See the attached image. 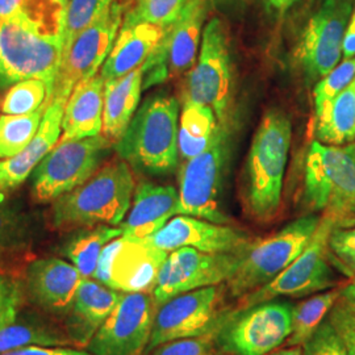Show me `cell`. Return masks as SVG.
Masks as SVG:
<instances>
[{"mask_svg": "<svg viewBox=\"0 0 355 355\" xmlns=\"http://www.w3.org/2000/svg\"><path fill=\"white\" fill-rule=\"evenodd\" d=\"M130 166L121 158L99 167L91 177L53 202L51 224L58 230L119 225L135 193Z\"/></svg>", "mask_w": 355, "mask_h": 355, "instance_id": "obj_1", "label": "cell"}, {"mask_svg": "<svg viewBox=\"0 0 355 355\" xmlns=\"http://www.w3.org/2000/svg\"><path fill=\"white\" fill-rule=\"evenodd\" d=\"M291 137V121L278 110L263 116L254 135L242 191L245 208L254 220L265 223L278 214Z\"/></svg>", "mask_w": 355, "mask_h": 355, "instance_id": "obj_2", "label": "cell"}, {"mask_svg": "<svg viewBox=\"0 0 355 355\" xmlns=\"http://www.w3.org/2000/svg\"><path fill=\"white\" fill-rule=\"evenodd\" d=\"M62 55L61 32L23 15L0 17V91L26 79H41L51 94Z\"/></svg>", "mask_w": 355, "mask_h": 355, "instance_id": "obj_3", "label": "cell"}, {"mask_svg": "<svg viewBox=\"0 0 355 355\" xmlns=\"http://www.w3.org/2000/svg\"><path fill=\"white\" fill-rule=\"evenodd\" d=\"M179 103L167 94H154L142 103L127 130L114 145L119 158L132 168L166 175L177 168Z\"/></svg>", "mask_w": 355, "mask_h": 355, "instance_id": "obj_4", "label": "cell"}, {"mask_svg": "<svg viewBox=\"0 0 355 355\" xmlns=\"http://www.w3.org/2000/svg\"><path fill=\"white\" fill-rule=\"evenodd\" d=\"M304 204L321 211L336 228L355 225V144L312 142L305 164Z\"/></svg>", "mask_w": 355, "mask_h": 355, "instance_id": "obj_5", "label": "cell"}, {"mask_svg": "<svg viewBox=\"0 0 355 355\" xmlns=\"http://www.w3.org/2000/svg\"><path fill=\"white\" fill-rule=\"evenodd\" d=\"M320 220L318 216H303L272 236L252 242L242 253L240 266L227 280L229 296L240 299L275 279L303 253Z\"/></svg>", "mask_w": 355, "mask_h": 355, "instance_id": "obj_6", "label": "cell"}, {"mask_svg": "<svg viewBox=\"0 0 355 355\" xmlns=\"http://www.w3.org/2000/svg\"><path fill=\"white\" fill-rule=\"evenodd\" d=\"M293 308L288 300L274 299L228 312L215 331V345L230 355H268L292 333Z\"/></svg>", "mask_w": 355, "mask_h": 355, "instance_id": "obj_7", "label": "cell"}, {"mask_svg": "<svg viewBox=\"0 0 355 355\" xmlns=\"http://www.w3.org/2000/svg\"><path fill=\"white\" fill-rule=\"evenodd\" d=\"M230 152L228 125H221L215 142L186 161L179 174V215L216 224H230L224 208V180Z\"/></svg>", "mask_w": 355, "mask_h": 355, "instance_id": "obj_8", "label": "cell"}, {"mask_svg": "<svg viewBox=\"0 0 355 355\" xmlns=\"http://www.w3.org/2000/svg\"><path fill=\"white\" fill-rule=\"evenodd\" d=\"M111 146L103 135L82 140H60L32 173V198L37 203L55 202L85 183Z\"/></svg>", "mask_w": 355, "mask_h": 355, "instance_id": "obj_9", "label": "cell"}, {"mask_svg": "<svg viewBox=\"0 0 355 355\" xmlns=\"http://www.w3.org/2000/svg\"><path fill=\"white\" fill-rule=\"evenodd\" d=\"M333 228H336L334 223L322 216L303 253L272 282L240 297L237 309L280 297H304L336 287L338 280L328 262V241Z\"/></svg>", "mask_w": 355, "mask_h": 355, "instance_id": "obj_10", "label": "cell"}, {"mask_svg": "<svg viewBox=\"0 0 355 355\" xmlns=\"http://www.w3.org/2000/svg\"><path fill=\"white\" fill-rule=\"evenodd\" d=\"M124 20V6L114 0L110 8L87 29L79 33L62 53L54 82L53 101L67 102L73 89L82 80L96 76L114 48Z\"/></svg>", "mask_w": 355, "mask_h": 355, "instance_id": "obj_11", "label": "cell"}, {"mask_svg": "<svg viewBox=\"0 0 355 355\" xmlns=\"http://www.w3.org/2000/svg\"><path fill=\"white\" fill-rule=\"evenodd\" d=\"M230 86L228 31L220 17H214L204 26L199 60L187 78L184 101L209 105L218 123L228 125Z\"/></svg>", "mask_w": 355, "mask_h": 355, "instance_id": "obj_12", "label": "cell"}, {"mask_svg": "<svg viewBox=\"0 0 355 355\" xmlns=\"http://www.w3.org/2000/svg\"><path fill=\"white\" fill-rule=\"evenodd\" d=\"M223 296L220 286H211L180 293L158 306L145 352L170 341L215 333L228 313Z\"/></svg>", "mask_w": 355, "mask_h": 355, "instance_id": "obj_13", "label": "cell"}, {"mask_svg": "<svg viewBox=\"0 0 355 355\" xmlns=\"http://www.w3.org/2000/svg\"><path fill=\"white\" fill-rule=\"evenodd\" d=\"M208 10V0H189L177 20L166 26L158 46L142 64V89L175 79L195 66Z\"/></svg>", "mask_w": 355, "mask_h": 355, "instance_id": "obj_14", "label": "cell"}, {"mask_svg": "<svg viewBox=\"0 0 355 355\" xmlns=\"http://www.w3.org/2000/svg\"><path fill=\"white\" fill-rule=\"evenodd\" d=\"M242 253H204L193 248L170 252L153 290L155 304L161 306L180 293L227 283L240 266Z\"/></svg>", "mask_w": 355, "mask_h": 355, "instance_id": "obj_15", "label": "cell"}, {"mask_svg": "<svg viewBox=\"0 0 355 355\" xmlns=\"http://www.w3.org/2000/svg\"><path fill=\"white\" fill-rule=\"evenodd\" d=\"M158 306L148 292H123L87 347L92 355H139L150 340Z\"/></svg>", "mask_w": 355, "mask_h": 355, "instance_id": "obj_16", "label": "cell"}, {"mask_svg": "<svg viewBox=\"0 0 355 355\" xmlns=\"http://www.w3.org/2000/svg\"><path fill=\"white\" fill-rule=\"evenodd\" d=\"M167 255L145 242L119 237L104 246L92 277L116 291L153 292Z\"/></svg>", "mask_w": 355, "mask_h": 355, "instance_id": "obj_17", "label": "cell"}, {"mask_svg": "<svg viewBox=\"0 0 355 355\" xmlns=\"http://www.w3.org/2000/svg\"><path fill=\"white\" fill-rule=\"evenodd\" d=\"M353 4L354 0H324L309 19L299 51L309 83L328 76L340 62Z\"/></svg>", "mask_w": 355, "mask_h": 355, "instance_id": "obj_18", "label": "cell"}, {"mask_svg": "<svg viewBox=\"0 0 355 355\" xmlns=\"http://www.w3.org/2000/svg\"><path fill=\"white\" fill-rule=\"evenodd\" d=\"M142 242L167 253L180 248H193L204 253L230 254L241 253L253 240L241 229L228 224L179 215Z\"/></svg>", "mask_w": 355, "mask_h": 355, "instance_id": "obj_19", "label": "cell"}, {"mask_svg": "<svg viewBox=\"0 0 355 355\" xmlns=\"http://www.w3.org/2000/svg\"><path fill=\"white\" fill-rule=\"evenodd\" d=\"M82 279L73 263L60 258H44L28 267L26 290L35 304L49 312L64 313L73 304Z\"/></svg>", "mask_w": 355, "mask_h": 355, "instance_id": "obj_20", "label": "cell"}, {"mask_svg": "<svg viewBox=\"0 0 355 355\" xmlns=\"http://www.w3.org/2000/svg\"><path fill=\"white\" fill-rule=\"evenodd\" d=\"M179 215V193L171 186L141 182L135 189L127 220L120 224L124 239L144 241Z\"/></svg>", "mask_w": 355, "mask_h": 355, "instance_id": "obj_21", "label": "cell"}, {"mask_svg": "<svg viewBox=\"0 0 355 355\" xmlns=\"http://www.w3.org/2000/svg\"><path fill=\"white\" fill-rule=\"evenodd\" d=\"M64 105L62 101H53L44 112L37 135L23 152L0 161V193L17 189L26 182L38 164L57 145L62 135Z\"/></svg>", "mask_w": 355, "mask_h": 355, "instance_id": "obj_22", "label": "cell"}, {"mask_svg": "<svg viewBox=\"0 0 355 355\" xmlns=\"http://www.w3.org/2000/svg\"><path fill=\"white\" fill-rule=\"evenodd\" d=\"M121 295L96 279L83 278L76 290L66 321L70 338L79 346H87L114 311Z\"/></svg>", "mask_w": 355, "mask_h": 355, "instance_id": "obj_23", "label": "cell"}, {"mask_svg": "<svg viewBox=\"0 0 355 355\" xmlns=\"http://www.w3.org/2000/svg\"><path fill=\"white\" fill-rule=\"evenodd\" d=\"M164 33L165 28L149 23H123L114 48L103 64V79H117L141 67L155 51Z\"/></svg>", "mask_w": 355, "mask_h": 355, "instance_id": "obj_24", "label": "cell"}, {"mask_svg": "<svg viewBox=\"0 0 355 355\" xmlns=\"http://www.w3.org/2000/svg\"><path fill=\"white\" fill-rule=\"evenodd\" d=\"M104 83L98 73L76 85L64 105L60 140H82L102 133Z\"/></svg>", "mask_w": 355, "mask_h": 355, "instance_id": "obj_25", "label": "cell"}, {"mask_svg": "<svg viewBox=\"0 0 355 355\" xmlns=\"http://www.w3.org/2000/svg\"><path fill=\"white\" fill-rule=\"evenodd\" d=\"M142 66L127 76L104 83L102 135L116 144L137 111L142 92Z\"/></svg>", "mask_w": 355, "mask_h": 355, "instance_id": "obj_26", "label": "cell"}, {"mask_svg": "<svg viewBox=\"0 0 355 355\" xmlns=\"http://www.w3.org/2000/svg\"><path fill=\"white\" fill-rule=\"evenodd\" d=\"M221 124L214 108L184 101L178 128V150L183 161L207 150L220 132Z\"/></svg>", "mask_w": 355, "mask_h": 355, "instance_id": "obj_27", "label": "cell"}, {"mask_svg": "<svg viewBox=\"0 0 355 355\" xmlns=\"http://www.w3.org/2000/svg\"><path fill=\"white\" fill-rule=\"evenodd\" d=\"M313 132L316 141L325 145L355 140V79L315 117Z\"/></svg>", "mask_w": 355, "mask_h": 355, "instance_id": "obj_28", "label": "cell"}, {"mask_svg": "<svg viewBox=\"0 0 355 355\" xmlns=\"http://www.w3.org/2000/svg\"><path fill=\"white\" fill-rule=\"evenodd\" d=\"M313 0H211L217 12L229 20H258L277 24L300 6Z\"/></svg>", "mask_w": 355, "mask_h": 355, "instance_id": "obj_29", "label": "cell"}, {"mask_svg": "<svg viewBox=\"0 0 355 355\" xmlns=\"http://www.w3.org/2000/svg\"><path fill=\"white\" fill-rule=\"evenodd\" d=\"M121 236V228L111 225H98L82 230L66 243L64 257L71 261L83 278H89L96 270L104 246Z\"/></svg>", "mask_w": 355, "mask_h": 355, "instance_id": "obj_30", "label": "cell"}, {"mask_svg": "<svg viewBox=\"0 0 355 355\" xmlns=\"http://www.w3.org/2000/svg\"><path fill=\"white\" fill-rule=\"evenodd\" d=\"M343 288L336 287L333 290H327L312 297H308L304 302L295 305L293 320H292V333L286 341L287 346H303L318 327L327 320L331 308L341 297Z\"/></svg>", "mask_w": 355, "mask_h": 355, "instance_id": "obj_31", "label": "cell"}, {"mask_svg": "<svg viewBox=\"0 0 355 355\" xmlns=\"http://www.w3.org/2000/svg\"><path fill=\"white\" fill-rule=\"evenodd\" d=\"M45 107L26 114L0 116V159L11 158L23 152L37 135Z\"/></svg>", "mask_w": 355, "mask_h": 355, "instance_id": "obj_32", "label": "cell"}, {"mask_svg": "<svg viewBox=\"0 0 355 355\" xmlns=\"http://www.w3.org/2000/svg\"><path fill=\"white\" fill-rule=\"evenodd\" d=\"M114 0H69L64 7L61 26L62 53L74 38L92 26L105 12Z\"/></svg>", "mask_w": 355, "mask_h": 355, "instance_id": "obj_33", "label": "cell"}, {"mask_svg": "<svg viewBox=\"0 0 355 355\" xmlns=\"http://www.w3.org/2000/svg\"><path fill=\"white\" fill-rule=\"evenodd\" d=\"M48 86L41 79H26L11 86L0 102L4 114H32L41 107L48 108Z\"/></svg>", "mask_w": 355, "mask_h": 355, "instance_id": "obj_34", "label": "cell"}, {"mask_svg": "<svg viewBox=\"0 0 355 355\" xmlns=\"http://www.w3.org/2000/svg\"><path fill=\"white\" fill-rule=\"evenodd\" d=\"M64 7L54 0H0V17L23 15L61 32Z\"/></svg>", "mask_w": 355, "mask_h": 355, "instance_id": "obj_35", "label": "cell"}, {"mask_svg": "<svg viewBox=\"0 0 355 355\" xmlns=\"http://www.w3.org/2000/svg\"><path fill=\"white\" fill-rule=\"evenodd\" d=\"M189 0H136L132 10L124 13L123 23H149L154 26H171L183 11Z\"/></svg>", "mask_w": 355, "mask_h": 355, "instance_id": "obj_36", "label": "cell"}, {"mask_svg": "<svg viewBox=\"0 0 355 355\" xmlns=\"http://www.w3.org/2000/svg\"><path fill=\"white\" fill-rule=\"evenodd\" d=\"M66 343L51 330L32 324H10L0 328V355L31 345L55 346Z\"/></svg>", "mask_w": 355, "mask_h": 355, "instance_id": "obj_37", "label": "cell"}, {"mask_svg": "<svg viewBox=\"0 0 355 355\" xmlns=\"http://www.w3.org/2000/svg\"><path fill=\"white\" fill-rule=\"evenodd\" d=\"M354 79L355 57L350 60H343V62L336 66L328 76L321 78L313 89L315 117Z\"/></svg>", "mask_w": 355, "mask_h": 355, "instance_id": "obj_38", "label": "cell"}, {"mask_svg": "<svg viewBox=\"0 0 355 355\" xmlns=\"http://www.w3.org/2000/svg\"><path fill=\"white\" fill-rule=\"evenodd\" d=\"M328 257L350 279L355 277V225L333 228L328 241Z\"/></svg>", "mask_w": 355, "mask_h": 355, "instance_id": "obj_39", "label": "cell"}, {"mask_svg": "<svg viewBox=\"0 0 355 355\" xmlns=\"http://www.w3.org/2000/svg\"><path fill=\"white\" fill-rule=\"evenodd\" d=\"M23 232L24 220L19 208L0 198V255L20 242Z\"/></svg>", "mask_w": 355, "mask_h": 355, "instance_id": "obj_40", "label": "cell"}, {"mask_svg": "<svg viewBox=\"0 0 355 355\" xmlns=\"http://www.w3.org/2000/svg\"><path fill=\"white\" fill-rule=\"evenodd\" d=\"M303 350L304 355H349L341 337L328 318L303 345Z\"/></svg>", "mask_w": 355, "mask_h": 355, "instance_id": "obj_41", "label": "cell"}, {"mask_svg": "<svg viewBox=\"0 0 355 355\" xmlns=\"http://www.w3.org/2000/svg\"><path fill=\"white\" fill-rule=\"evenodd\" d=\"M215 333L200 337L180 338L162 343L149 352V355H214L215 354Z\"/></svg>", "mask_w": 355, "mask_h": 355, "instance_id": "obj_42", "label": "cell"}, {"mask_svg": "<svg viewBox=\"0 0 355 355\" xmlns=\"http://www.w3.org/2000/svg\"><path fill=\"white\" fill-rule=\"evenodd\" d=\"M328 320L341 337L347 354L355 355V305L340 297L331 308Z\"/></svg>", "mask_w": 355, "mask_h": 355, "instance_id": "obj_43", "label": "cell"}, {"mask_svg": "<svg viewBox=\"0 0 355 355\" xmlns=\"http://www.w3.org/2000/svg\"><path fill=\"white\" fill-rule=\"evenodd\" d=\"M21 304V288L17 282L0 275V328L15 322Z\"/></svg>", "mask_w": 355, "mask_h": 355, "instance_id": "obj_44", "label": "cell"}, {"mask_svg": "<svg viewBox=\"0 0 355 355\" xmlns=\"http://www.w3.org/2000/svg\"><path fill=\"white\" fill-rule=\"evenodd\" d=\"M1 355H92L87 352L74 350V349H64V347H51V346H38L31 345L26 347H20L12 352L4 353Z\"/></svg>", "mask_w": 355, "mask_h": 355, "instance_id": "obj_45", "label": "cell"}, {"mask_svg": "<svg viewBox=\"0 0 355 355\" xmlns=\"http://www.w3.org/2000/svg\"><path fill=\"white\" fill-rule=\"evenodd\" d=\"M343 60H350L355 57V11L352 13L349 24L345 32L343 44Z\"/></svg>", "mask_w": 355, "mask_h": 355, "instance_id": "obj_46", "label": "cell"}, {"mask_svg": "<svg viewBox=\"0 0 355 355\" xmlns=\"http://www.w3.org/2000/svg\"><path fill=\"white\" fill-rule=\"evenodd\" d=\"M341 297H343L347 302H350L352 304L355 305V277L352 278V282L349 284H346L345 287H343Z\"/></svg>", "mask_w": 355, "mask_h": 355, "instance_id": "obj_47", "label": "cell"}, {"mask_svg": "<svg viewBox=\"0 0 355 355\" xmlns=\"http://www.w3.org/2000/svg\"><path fill=\"white\" fill-rule=\"evenodd\" d=\"M268 355H304V350L302 346H288L280 350H274Z\"/></svg>", "mask_w": 355, "mask_h": 355, "instance_id": "obj_48", "label": "cell"}, {"mask_svg": "<svg viewBox=\"0 0 355 355\" xmlns=\"http://www.w3.org/2000/svg\"><path fill=\"white\" fill-rule=\"evenodd\" d=\"M55 3H58L60 6H62V7H66L67 6V3H69V0H54Z\"/></svg>", "mask_w": 355, "mask_h": 355, "instance_id": "obj_49", "label": "cell"}, {"mask_svg": "<svg viewBox=\"0 0 355 355\" xmlns=\"http://www.w3.org/2000/svg\"><path fill=\"white\" fill-rule=\"evenodd\" d=\"M214 355H230V354H227V353H224V352H220V350H218V352H216L215 354Z\"/></svg>", "mask_w": 355, "mask_h": 355, "instance_id": "obj_50", "label": "cell"}]
</instances>
